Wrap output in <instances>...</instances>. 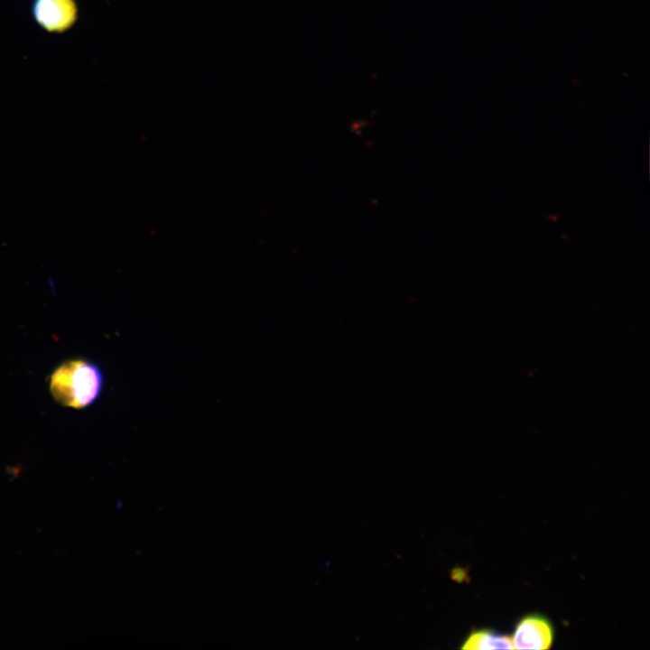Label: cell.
Wrapping results in <instances>:
<instances>
[{
	"instance_id": "3957f363",
	"label": "cell",
	"mask_w": 650,
	"mask_h": 650,
	"mask_svg": "<svg viewBox=\"0 0 650 650\" xmlns=\"http://www.w3.org/2000/svg\"><path fill=\"white\" fill-rule=\"evenodd\" d=\"M511 639L514 649H548L553 641V629L544 617L527 615L516 624Z\"/></svg>"
},
{
	"instance_id": "277c9868",
	"label": "cell",
	"mask_w": 650,
	"mask_h": 650,
	"mask_svg": "<svg viewBox=\"0 0 650 650\" xmlns=\"http://www.w3.org/2000/svg\"><path fill=\"white\" fill-rule=\"evenodd\" d=\"M462 649L491 650L514 649L512 639L490 629L471 632L463 642Z\"/></svg>"
},
{
	"instance_id": "6da1fadb",
	"label": "cell",
	"mask_w": 650,
	"mask_h": 650,
	"mask_svg": "<svg viewBox=\"0 0 650 650\" xmlns=\"http://www.w3.org/2000/svg\"><path fill=\"white\" fill-rule=\"evenodd\" d=\"M103 384V374L96 364L80 358L70 359L51 373L50 391L59 404L81 409L99 397Z\"/></svg>"
},
{
	"instance_id": "7a4b0ae2",
	"label": "cell",
	"mask_w": 650,
	"mask_h": 650,
	"mask_svg": "<svg viewBox=\"0 0 650 650\" xmlns=\"http://www.w3.org/2000/svg\"><path fill=\"white\" fill-rule=\"evenodd\" d=\"M32 14L37 23L50 32H63L78 18L75 0H34Z\"/></svg>"
}]
</instances>
